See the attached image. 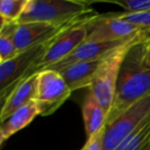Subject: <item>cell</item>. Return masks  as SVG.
<instances>
[{"instance_id": "obj_7", "label": "cell", "mask_w": 150, "mask_h": 150, "mask_svg": "<svg viewBox=\"0 0 150 150\" xmlns=\"http://www.w3.org/2000/svg\"><path fill=\"white\" fill-rule=\"evenodd\" d=\"M62 75L54 70H43L38 74L37 95L35 102L41 116L57 111L71 95Z\"/></svg>"}, {"instance_id": "obj_11", "label": "cell", "mask_w": 150, "mask_h": 150, "mask_svg": "<svg viewBox=\"0 0 150 150\" xmlns=\"http://www.w3.org/2000/svg\"><path fill=\"white\" fill-rule=\"evenodd\" d=\"M38 74H34L16 86L11 93L6 97L3 102H1L0 111V121L4 122L13 113L21 109L31 101H34L37 95Z\"/></svg>"}, {"instance_id": "obj_2", "label": "cell", "mask_w": 150, "mask_h": 150, "mask_svg": "<svg viewBox=\"0 0 150 150\" xmlns=\"http://www.w3.org/2000/svg\"><path fill=\"white\" fill-rule=\"evenodd\" d=\"M90 4L80 0H28L18 23H70L95 13Z\"/></svg>"}, {"instance_id": "obj_3", "label": "cell", "mask_w": 150, "mask_h": 150, "mask_svg": "<svg viewBox=\"0 0 150 150\" xmlns=\"http://www.w3.org/2000/svg\"><path fill=\"white\" fill-rule=\"evenodd\" d=\"M149 40L150 33L144 31L140 32L132 41L127 42V44L116 48L111 54H109L99 66L93 78L90 91L101 104L107 115L112 106L119 70L125 54L131 46L135 43L140 41H149Z\"/></svg>"}, {"instance_id": "obj_8", "label": "cell", "mask_w": 150, "mask_h": 150, "mask_svg": "<svg viewBox=\"0 0 150 150\" xmlns=\"http://www.w3.org/2000/svg\"><path fill=\"white\" fill-rule=\"evenodd\" d=\"M139 32H142L139 27L120 20L116 17V13L97 15L88 23L86 41H117L132 37Z\"/></svg>"}, {"instance_id": "obj_5", "label": "cell", "mask_w": 150, "mask_h": 150, "mask_svg": "<svg viewBox=\"0 0 150 150\" xmlns=\"http://www.w3.org/2000/svg\"><path fill=\"white\" fill-rule=\"evenodd\" d=\"M150 119V96L143 98L105 125L103 149L115 150Z\"/></svg>"}, {"instance_id": "obj_21", "label": "cell", "mask_w": 150, "mask_h": 150, "mask_svg": "<svg viewBox=\"0 0 150 150\" xmlns=\"http://www.w3.org/2000/svg\"><path fill=\"white\" fill-rule=\"evenodd\" d=\"M144 63L147 67H150V43L147 44V48H146V52H145V60Z\"/></svg>"}, {"instance_id": "obj_9", "label": "cell", "mask_w": 150, "mask_h": 150, "mask_svg": "<svg viewBox=\"0 0 150 150\" xmlns=\"http://www.w3.org/2000/svg\"><path fill=\"white\" fill-rule=\"evenodd\" d=\"M95 13H90V15L84 16L78 20H75L70 23L62 24V25H54V24L48 23L19 24V27H18L17 33L15 36V43L18 52H21L34 45H37V44L43 43L50 39H52L62 31L72 26L73 24L77 23V22L81 21L88 17H91Z\"/></svg>"}, {"instance_id": "obj_13", "label": "cell", "mask_w": 150, "mask_h": 150, "mask_svg": "<svg viewBox=\"0 0 150 150\" xmlns=\"http://www.w3.org/2000/svg\"><path fill=\"white\" fill-rule=\"evenodd\" d=\"M37 115H40V113L35 101H31L27 105L13 113L4 122L1 123L0 144L3 145V143L8 138H11L13 134L27 127Z\"/></svg>"}, {"instance_id": "obj_1", "label": "cell", "mask_w": 150, "mask_h": 150, "mask_svg": "<svg viewBox=\"0 0 150 150\" xmlns=\"http://www.w3.org/2000/svg\"><path fill=\"white\" fill-rule=\"evenodd\" d=\"M148 41L131 46L119 70L115 94L106 125L112 122L129 107L150 96V67L144 63Z\"/></svg>"}, {"instance_id": "obj_15", "label": "cell", "mask_w": 150, "mask_h": 150, "mask_svg": "<svg viewBox=\"0 0 150 150\" xmlns=\"http://www.w3.org/2000/svg\"><path fill=\"white\" fill-rule=\"evenodd\" d=\"M18 22L1 21L0 26V63L6 62L15 58L19 52L15 43V36L17 33Z\"/></svg>"}, {"instance_id": "obj_16", "label": "cell", "mask_w": 150, "mask_h": 150, "mask_svg": "<svg viewBox=\"0 0 150 150\" xmlns=\"http://www.w3.org/2000/svg\"><path fill=\"white\" fill-rule=\"evenodd\" d=\"M115 150H150V119Z\"/></svg>"}, {"instance_id": "obj_14", "label": "cell", "mask_w": 150, "mask_h": 150, "mask_svg": "<svg viewBox=\"0 0 150 150\" xmlns=\"http://www.w3.org/2000/svg\"><path fill=\"white\" fill-rule=\"evenodd\" d=\"M82 116L88 138L94 136L106 125L107 113L91 91L88 92L82 104Z\"/></svg>"}, {"instance_id": "obj_4", "label": "cell", "mask_w": 150, "mask_h": 150, "mask_svg": "<svg viewBox=\"0 0 150 150\" xmlns=\"http://www.w3.org/2000/svg\"><path fill=\"white\" fill-rule=\"evenodd\" d=\"M54 38L19 52L11 60L0 63V100L1 102L6 99V97L11 94V91L16 88L19 82L29 77L31 71L43 59Z\"/></svg>"}, {"instance_id": "obj_6", "label": "cell", "mask_w": 150, "mask_h": 150, "mask_svg": "<svg viewBox=\"0 0 150 150\" xmlns=\"http://www.w3.org/2000/svg\"><path fill=\"white\" fill-rule=\"evenodd\" d=\"M96 16L97 13H95L91 17L86 18L58 34L54 38L43 59L31 71L29 77L43 70H46L50 66L62 61L64 58L69 56L75 48H77L82 42L86 41L88 32V23Z\"/></svg>"}, {"instance_id": "obj_19", "label": "cell", "mask_w": 150, "mask_h": 150, "mask_svg": "<svg viewBox=\"0 0 150 150\" xmlns=\"http://www.w3.org/2000/svg\"><path fill=\"white\" fill-rule=\"evenodd\" d=\"M109 3L119 5L125 13H142L150 11V0H113Z\"/></svg>"}, {"instance_id": "obj_18", "label": "cell", "mask_w": 150, "mask_h": 150, "mask_svg": "<svg viewBox=\"0 0 150 150\" xmlns=\"http://www.w3.org/2000/svg\"><path fill=\"white\" fill-rule=\"evenodd\" d=\"M116 17L137 26L142 31L150 33V11L142 13H116Z\"/></svg>"}, {"instance_id": "obj_12", "label": "cell", "mask_w": 150, "mask_h": 150, "mask_svg": "<svg viewBox=\"0 0 150 150\" xmlns=\"http://www.w3.org/2000/svg\"><path fill=\"white\" fill-rule=\"evenodd\" d=\"M105 58L96 61H90V62L75 63L59 71V73L62 75V77L64 78L67 86L71 92L77 91L79 88H90L99 66Z\"/></svg>"}, {"instance_id": "obj_17", "label": "cell", "mask_w": 150, "mask_h": 150, "mask_svg": "<svg viewBox=\"0 0 150 150\" xmlns=\"http://www.w3.org/2000/svg\"><path fill=\"white\" fill-rule=\"evenodd\" d=\"M28 0H2L0 2L1 21L18 22L26 8Z\"/></svg>"}, {"instance_id": "obj_22", "label": "cell", "mask_w": 150, "mask_h": 150, "mask_svg": "<svg viewBox=\"0 0 150 150\" xmlns=\"http://www.w3.org/2000/svg\"><path fill=\"white\" fill-rule=\"evenodd\" d=\"M148 43H150V40H149V41H148Z\"/></svg>"}, {"instance_id": "obj_10", "label": "cell", "mask_w": 150, "mask_h": 150, "mask_svg": "<svg viewBox=\"0 0 150 150\" xmlns=\"http://www.w3.org/2000/svg\"><path fill=\"white\" fill-rule=\"evenodd\" d=\"M140 33V32H139ZM138 33V34H139ZM132 36L127 39L122 40H117V41H108V42H94V41H84L78 46L77 48H75L69 56L64 58L62 61L58 62L57 64L50 66V70L54 71H61L64 68H66L69 65L75 64V63L79 62H90V61H96L103 59L105 57L108 56L110 52L115 50L116 48L120 47V46L127 44V42L132 41L136 36ZM46 69V70H48Z\"/></svg>"}, {"instance_id": "obj_20", "label": "cell", "mask_w": 150, "mask_h": 150, "mask_svg": "<svg viewBox=\"0 0 150 150\" xmlns=\"http://www.w3.org/2000/svg\"><path fill=\"white\" fill-rule=\"evenodd\" d=\"M105 127L94 136L88 138L86 143L80 150H104L103 149V140H104Z\"/></svg>"}]
</instances>
